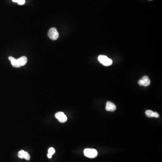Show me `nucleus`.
I'll list each match as a JSON object with an SVG mask.
<instances>
[{
	"mask_svg": "<svg viewBox=\"0 0 162 162\" xmlns=\"http://www.w3.org/2000/svg\"><path fill=\"white\" fill-rule=\"evenodd\" d=\"M9 60L11 61L12 66L15 68H19L26 65L28 59L25 56H22L19 59H16L12 56L9 57Z\"/></svg>",
	"mask_w": 162,
	"mask_h": 162,
	"instance_id": "1",
	"label": "nucleus"
},
{
	"mask_svg": "<svg viewBox=\"0 0 162 162\" xmlns=\"http://www.w3.org/2000/svg\"><path fill=\"white\" fill-rule=\"evenodd\" d=\"M98 60L101 64L105 66H111L113 63L112 60L105 55H99L98 57Z\"/></svg>",
	"mask_w": 162,
	"mask_h": 162,
	"instance_id": "2",
	"label": "nucleus"
},
{
	"mask_svg": "<svg viewBox=\"0 0 162 162\" xmlns=\"http://www.w3.org/2000/svg\"><path fill=\"white\" fill-rule=\"evenodd\" d=\"M84 154L86 157L89 158H95L97 156V151L95 149H86L84 150Z\"/></svg>",
	"mask_w": 162,
	"mask_h": 162,
	"instance_id": "3",
	"label": "nucleus"
},
{
	"mask_svg": "<svg viewBox=\"0 0 162 162\" xmlns=\"http://www.w3.org/2000/svg\"><path fill=\"white\" fill-rule=\"evenodd\" d=\"M48 35L50 38L52 40H57L59 37V32L55 28H52L50 29Z\"/></svg>",
	"mask_w": 162,
	"mask_h": 162,
	"instance_id": "4",
	"label": "nucleus"
},
{
	"mask_svg": "<svg viewBox=\"0 0 162 162\" xmlns=\"http://www.w3.org/2000/svg\"><path fill=\"white\" fill-rule=\"evenodd\" d=\"M55 118L61 123L66 122L67 121V117L62 112H58L55 114Z\"/></svg>",
	"mask_w": 162,
	"mask_h": 162,
	"instance_id": "5",
	"label": "nucleus"
},
{
	"mask_svg": "<svg viewBox=\"0 0 162 162\" xmlns=\"http://www.w3.org/2000/svg\"><path fill=\"white\" fill-rule=\"evenodd\" d=\"M138 83L139 85L147 86L150 85V80L148 76H145L139 80Z\"/></svg>",
	"mask_w": 162,
	"mask_h": 162,
	"instance_id": "6",
	"label": "nucleus"
},
{
	"mask_svg": "<svg viewBox=\"0 0 162 162\" xmlns=\"http://www.w3.org/2000/svg\"><path fill=\"white\" fill-rule=\"evenodd\" d=\"M18 156L20 158H24L26 160H30L31 157L30 154L27 152L25 151L24 150H21L18 152Z\"/></svg>",
	"mask_w": 162,
	"mask_h": 162,
	"instance_id": "7",
	"label": "nucleus"
},
{
	"mask_svg": "<svg viewBox=\"0 0 162 162\" xmlns=\"http://www.w3.org/2000/svg\"><path fill=\"white\" fill-rule=\"evenodd\" d=\"M105 109L107 111L110 112H114L116 109V106L114 104L110 102H108L106 103Z\"/></svg>",
	"mask_w": 162,
	"mask_h": 162,
	"instance_id": "8",
	"label": "nucleus"
},
{
	"mask_svg": "<svg viewBox=\"0 0 162 162\" xmlns=\"http://www.w3.org/2000/svg\"><path fill=\"white\" fill-rule=\"evenodd\" d=\"M145 114L149 118H158L159 116V114L156 112H153L150 110H146Z\"/></svg>",
	"mask_w": 162,
	"mask_h": 162,
	"instance_id": "9",
	"label": "nucleus"
},
{
	"mask_svg": "<svg viewBox=\"0 0 162 162\" xmlns=\"http://www.w3.org/2000/svg\"><path fill=\"white\" fill-rule=\"evenodd\" d=\"M55 150L53 147H50L49 149L48 153V158H51L52 156L55 153Z\"/></svg>",
	"mask_w": 162,
	"mask_h": 162,
	"instance_id": "10",
	"label": "nucleus"
},
{
	"mask_svg": "<svg viewBox=\"0 0 162 162\" xmlns=\"http://www.w3.org/2000/svg\"><path fill=\"white\" fill-rule=\"evenodd\" d=\"M12 1L14 2H17L20 5H24L25 2V0H12Z\"/></svg>",
	"mask_w": 162,
	"mask_h": 162,
	"instance_id": "11",
	"label": "nucleus"
},
{
	"mask_svg": "<svg viewBox=\"0 0 162 162\" xmlns=\"http://www.w3.org/2000/svg\"><path fill=\"white\" fill-rule=\"evenodd\" d=\"M149 1H152V0H149Z\"/></svg>",
	"mask_w": 162,
	"mask_h": 162,
	"instance_id": "12",
	"label": "nucleus"
}]
</instances>
